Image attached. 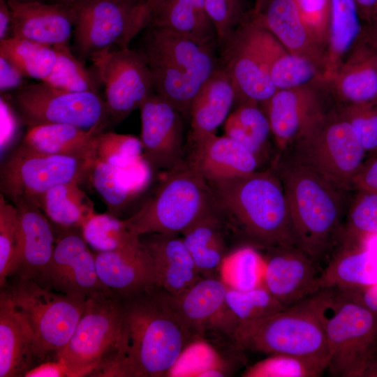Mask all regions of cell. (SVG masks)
<instances>
[{
    "label": "cell",
    "mask_w": 377,
    "mask_h": 377,
    "mask_svg": "<svg viewBox=\"0 0 377 377\" xmlns=\"http://www.w3.org/2000/svg\"><path fill=\"white\" fill-rule=\"evenodd\" d=\"M120 332L102 377L168 376L195 338L177 313L169 293L157 286L121 297Z\"/></svg>",
    "instance_id": "obj_1"
},
{
    "label": "cell",
    "mask_w": 377,
    "mask_h": 377,
    "mask_svg": "<svg viewBox=\"0 0 377 377\" xmlns=\"http://www.w3.org/2000/svg\"><path fill=\"white\" fill-rule=\"evenodd\" d=\"M335 290L322 289L269 316L241 323L231 340L244 350L329 360L327 312Z\"/></svg>",
    "instance_id": "obj_2"
},
{
    "label": "cell",
    "mask_w": 377,
    "mask_h": 377,
    "mask_svg": "<svg viewBox=\"0 0 377 377\" xmlns=\"http://www.w3.org/2000/svg\"><path fill=\"white\" fill-rule=\"evenodd\" d=\"M223 214L256 244L296 245L282 183L271 171L209 183Z\"/></svg>",
    "instance_id": "obj_3"
},
{
    "label": "cell",
    "mask_w": 377,
    "mask_h": 377,
    "mask_svg": "<svg viewBox=\"0 0 377 377\" xmlns=\"http://www.w3.org/2000/svg\"><path fill=\"white\" fill-rule=\"evenodd\" d=\"M140 47L155 93L184 115L206 80L219 66L216 45L198 42L170 29L147 26Z\"/></svg>",
    "instance_id": "obj_4"
},
{
    "label": "cell",
    "mask_w": 377,
    "mask_h": 377,
    "mask_svg": "<svg viewBox=\"0 0 377 377\" xmlns=\"http://www.w3.org/2000/svg\"><path fill=\"white\" fill-rule=\"evenodd\" d=\"M278 176L286 198L296 246L316 263L341 234V189L292 159L281 163Z\"/></svg>",
    "instance_id": "obj_5"
},
{
    "label": "cell",
    "mask_w": 377,
    "mask_h": 377,
    "mask_svg": "<svg viewBox=\"0 0 377 377\" xmlns=\"http://www.w3.org/2000/svg\"><path fill=\"white\" fill-rule=\"evenodd\" d=\"M220 209L209 182L188 163L168 171L155 193L123 219L133 234H182L209 213Z\"/></svg>",
    "instance_id": "obj_6"
},
{
    "label": "cell",
    "mask_w": 377,
    "mask_h": 377,
    "mask_svg": "<svg viewBox=\"0 0 377 377\" xmlns=\"http://www.w3.org/2000/svg\"><path fill=\"white\" fill-rule=\"evenodd\" d=\"M290 147V159L313 170L341 190L353 187V179L366 154L355 131L337 105L318 117Z\"/></svg>",
    "instance_id": "obj_7"
},
{
    "label": "cell",
    "mask_w": 377,
    "mask_h": 377,
    "mask_svg": "<svg viewBox=\"0 0 377 377\" xmlns=\"http://www.w3.org/2000/svg\"><path fill=\"white\" fill-rule=\"evenodd\" d=\"M12 278L3 288L31 327L38 364L57 360L71 337L87 298L45 288L31 279Z\"/></svg>",
    "instance_id": "obj_8"
},
{
    "label": "cell",
    "mask_w": 377,
    "mask_h": 377,
    "mask_svg": "<svg viewBox=\"0 0 377 377\" xmlns=\"http://www.w3.org/2000/svg\"><path fill=\"white\" fill-rule=\"evenodd\" d=\"M72 6L73 52L81 61L128 47L150 22L147 0H85Z\"/></svg>",
    "instance_id": "obj_9"
},
{
    "label": "cell",
    "mask_w": 377,
    "mask_h": 377,
    "mask_svg": "<svg viewBox=\"0 0 377 377\" xmlns=\"http://www.w3.org/2000/svg\"><path fill=\"white\" fill-rule=\"evenodd\" d=\"M121 300L112 292L87 299L71 337L57 355L68 377L96 376L112 357L118 341Z\"/></svg>",
    "instance_id": "obj_10"
},
{
    "label": "cell",
    "mask_w": 377,
    "mask_h": 377,
    "mask_svg": "<svg viewBox=\"0 0 377 377\" xmlns=\"http://www.w3.org/2000/svg\"><path fill=\"white\" fill-rule=\"evenodd\" d=\"M94 161L40 152L22 142L1 161V193L11 201L20 198L36 201L57 185L69 182L81 184L88 180Z\"/></svg>",
    "instance_id": "obj_11"
},
{
    "label": "cell",
    "mask_w": 377,
    "mask_h": 377,
    "mask_svg": "<svg viewBox=\"0 0 377 377\" xmlns=\"http://www.w3.org/2000/svg\"><path fill=\"white\" fill-rule=\"evenodd\" d=\"M10 101L28 127L64 124L91 129L110 122L104 98L96 92L69 91L39 81L14 91Z\"/></svg>",
    "instance_id": "obj_12"
},
{
    "label": "cell",
    "mask_w": 377,
    "mask_h": 377,
    "mask_svg": "<svg viewBox=\"0 0 377 377\" xmlns=\"http://www.w3.org/2000/svg\"><path fill=\"white\" fill-rule=\"evenodd\" d=\"M326 334L332 376L362 377L367 357L377 341V315L336 289Z\"/></svg>",
    "instance_id": "obj_13"
},
{
    "label": "cell",
    "mask_w": 377,
    "mask_h": 377,
    "mask_svg": "<svg viewBox=\"0 0 377 377\" xmlns=\"http://www.w3.org/2000/svg\"><path fill=\"white\" fill-rule=\"evenodd\" d=\"M91 61L105 89L110 122L121 121L155 93L150 70L138 50L114 47Z\"/></svg>",
    "instance_id": "obj_14"
},
{
    "label": "cell",
    "mask_w": 377,
    "mask_h": 377,
    "mask_svg": "<svg viewBox=\"0 0 377 377\" xmlns=\"http://www.w3.org/2000/svg\"><path fill=\"white\" fill-rule=\"evenodd\" d=\"M57 231L51 260L34 281L45 288L84 298L110 291L98 279L94 253L81 230L57 228Z\"/></svg>",
    "instance_id": "obj_15"
},
{
    "label": "cell",
    "mask_w": 377,
    "mask_h": 377,
    "mask_svg": "<svg viewBox=\"0 0 377 377\" xmlns=\"http://www.w3.org/2000/svg\"><path fill=\"white\" fill-rule=\"evenodd\" d=\"M335 102L326 80L305 86L278 89L260 106L269 121L271 133L280 150L290 147L318 117Z\"/></svg>",
    "instance_id": "obj_16"
},
{
    "label": "cell",
    "mask_w": 377,
    "mask_h": 377,
    "mask_svg": "<svg viewBox=\"0 0 377 377\" xmlns=\"http://www.w3.org/2000/svg\"><path fill=\"white\" fill-rule=\"evenodd\" d=\"M227 286L217 276L202 277L184 292L170 295L179 317L195 338L207 332L231 339L239 324L226 303Z\"/></svg>",
    "instance_id": "obj_17"
},
{
    "label": "cell",
    "mask_w": 377,
    "mask_h": 377,
    "mask_svg": "<svg viewBox=\"0 0 377 377\" xmlns=\"http://www.w3.org/2000/svg\"><path fill=\"white\" fill-rule=\"evenodd\" d=\"M142 156L154 170L168 172L182 162V114L156 93L140 107Z\"/></svg>",
    "instance_id": "obj_18"
},
{
    "label": "cell",
    "mask_w": 377,
    "mask_h": 377,
    "mask_svg": "<svg viewBox=\"0 0 377 377\" xmlns=\"http://www.w3.org/2000/svg\"><path fill=\"white\" fill-rule=\"evenodd\" d=\"M248 18L220 45L221 66L232 80L237 105L246 101L260 103L277 90L252 43Z\"/></svg>",
    "instance_id": "obj_19"
},
{
    "label": "cell",
    "mask_w": 377,
    "mask_h": 377,
    "mask_svg": "<svg viewBox=\"0 0 377 377\" xmlns=\"http://www.w3.org/2000/svg\"><path fill=\"white\" fill-rule=\"evenodd\" d=\"M263 286L286 308L316 293V262L296 245L267 247Z\"/></svg>",
    "instance_id": "obj_20"
},
{
    "label": "cell",
    "mask_w": 377,
    "mask_h": 377,
    "mask_svg": "<svg viewBox=\"0 0 377 377\" xmlns=\"http://www.w3.org/2000/svg\"><path fill=\"white\" fill-rule=\"evenodd\" d=\"M17 212V247L12 277L36 279L52 257L57 236L53 223L33 199L12 200Z\"/></svg>",
    "instance_id": "obj_21"
},
{
    "label": "cell",
    "mask_w": 377,
    "mask_h": 377,
    "mask_svg": "<svg viewBox=\"0 0 377 377\" xmlns=\"http://www.w3.org/2000/svg\"><path fill=\"white\" fill-rule=\"evenodd\" d=\"M97 275L113 294L125 297L156 285L152 258L137 237L111 251L94 253Z\"/></svg>",
    "instance_id": "obj_22"
},
{
    "label": "cell",
    "mask_w": 377,
    "mask_h": 377,
    "mask_svg": "<svg viewBox=\"0 0 377 377\" xmlns=\"http://www.w3.org/2000/svg\"><path fill=\"white\" fill-rule=\"evenodd\" d=\"M12 22L9 37H18L50 46L68 44L73 36L72 5L7 0Z\"/></svg>",
    "instance_id": "obj_23"
},
{
    "label": "cell",
    "mask_w": 377,
    "mask_h": 377,
    "mask_svg": "<svg viewBox=\"0 0 377 377\" xmlns=\"http://www.w3.org/2000/svg\"><path fill=\"white\" fill-rule=\"evenodd\" d=\"M247 23L252 43L277 90L326 80L324 70L319 64L288 52L251 13Z\"/></svg>",
    "instance_id": "obj_24"
},
{
    "label": "cell",
    "mask_w": 377,
    "mask_h": 377,
    "mask_svg": "<svg viewBox=\"0 0 377 377\" xmlns=\"http://www.w3.org/2000/svg\"><path fill=\"white\" fill-rule=\"evenodd\" d=\"M327 82L336 105L377 101V60L365 33Z\"/></svg>",
    "instance_id": "obj_25"
},
{
    "label": "cell",
    "mask_w": 377,
    "mask_h": 377,
    "mask_svg": "<svg viewBox=\"0 0 377 377\" xmlns=\"http://www.w3.org/2000/svg\"><path fill=\"white\" fill-rule=\"evenodd\" d=\"M38 364L34 339L24 316L6 288L0 293V377H21Z\"/></svg>",
    "instance_id": "obj_26"
},
{
    "label": "cell",
    "mask_w": 377,
    "mask_h": 377,
    "mask_svg": "<svg viewBox=\"0 0 377 377\" xmlns=\"http://www.w3.org/2000/svg\"><path fill=\"white\" fill-rule=\"evenodd\" d=\"M141 240L149 252L155 268L156 285L171 295H177L203 276L197 269L182 237L153 233Z\"/></svg>",
    "instance_id": "obj_27"
},
{
    "label": "cell",
    "mask_w": 377,
    "mask_h": 377,
    "mask_svg": "<svg viewBox=\"0 0 377 377\" xmlns=\"http://www.w3.org/2000/svg\"><path fill=\"white\" fill-rule=\"evenodd\" d=\"M194 146L189 163L209 183L251 173L258 168V158L226 135H211Z\"/></svg>",
    "instance_id": "obj_28"
},
{
    "label": "cell",
    "mask_w": 377,
    "mask_h": 377,
    "mask_svg": "<svg viewBox=\"0 0 377 377\" xmlns=\"http://www.w3.org/2000/svg\"><path fill=\"white\" fill-rule=\"evenodd\" d=\"M236 94L227 71L219 66L200 87L190 109L191 135L194 144L215 134L235 103Z\"/></svg>",
    "instance_id": "obj_29"
},
{
    "label": "cell",
    "mask_w": 377,
    "mask_h": 377,
    "mask_svg": "<svg viewBox=\"0 0 377 377\" xmlns=\"http://www.w3.org/2000/svg\"><path fill=\"white\" fill-rule=\"evenodd\" d=\"M251 15L288 52L316 62L324 70V58L314 45L294 0H270L260 14Z\"/></svg>",
    "instance_id": "obj_30"
},
{
    "label": "cell",
    "mask_w": 377,
    "mask_h": 377,
    "mask_svg": "<svg viewBox=\"0 0 377 377\" xmlns=\"http://www.w3.org/2000/svg\"><path fill=\"white\" fill-rule=\"evenodd\" d=\"M105 127L85 129L64 124H45L29 126L22 142L40 152L96 159L98 135Z\"/></svg>",
    "instance_id": "obj_31"
},
{
    "label": "cell",
    "mask_w": 377,
    "mask_h": 377,
    "mask_svg": "<svg viewBox=\"0 0 377 377\" xmlns=\"http://www.w3.org/2000/svg\"><path fill=\"white\" fill-rule=\"evenodd\" d=\"M377 283V253L365 246H343L319 273L318 290L348 289Z\"/></svg>",
    "instance_id": "obj_32"
},
{
    "label": "cell",
    "mask_w": 377,
    "mask_h": 377,
    "mask_svg": "<svg viewBox=\"0 0 377 377\" xmlns=\"http://www.w3.org/2000/svg\"><path fill=\"white\" fill-rule=\"evenodd\" d=\"M221 209L204 216L182 233V239L203 277L216 276L228 253Z\"/></svg>",
    "instance_id": "obj_33"
},
{
    "label": "cell",
    "mask_w": 377,
    "mask_h": 377,
    "mask_svg": "<svg viewBox=\"0 0 377 377\" xmlns=\"http://www.w3.org/2000/svg\"><path fill=\"white\" fill-rule=\"evenodd\" d=\"M364 33L355 0H331L329 40L324 61L327 81Z\"/></svg>",
    "instance_id": "obj_34"
},
{
    "label": "cell",
    "mask_w": 377,
    "mask_h": 377,
    "mask_svg": "<svg viewBox=\"0 0 377 377\" xmlns=\"http://www.w3.org/2000/svg\"><path fill=\"white\" fill-rule=\"evenodd\" d=\"M149 25L170 29L200 43L218 44L204 0H167L153 15Z\"/></svg>",
    "instance_id": "obj_35"
},
{
    "label": "cell",
    "mask_w": 377,
    "mask_h": 377,
    "mask_svg": "<svg viewBox=\"0 0 377 377\" xmlns=\"http://www.w3.org/2000/svg\"><path fill=\"white\" fill-rule=\"evenodd\" d=\"M80 184L69 182L48 189L36 203L59 229H80L94 212V203L80 188Z\"/></svg>",
    "instance_id": "obj_36"
},
{
    "label": "cell",
    "mask_w": 377,
    "mask_h": 377,
    "mask_svg": "<svg viewBox=\"0 0 377 377\" xmlns=\"http://www.w3.org/2000/svg\"><path fill=\"white\" fill-rule=\"evenodd\" d=\"M88 180L101 196L108 212L119 218L133 200L145 190L126 168L95 159Z\"/></svg>",
    "instance_id": "obj_37"
},
{
    "label": "cell",
    "mask_w": 377,
    "mask_h": 377,
    "mask_svg": "<svg viewBox=\"0 0 377 377\" xmlns=\"http://www.w3.org/2000/svg\"><path fill=\"white\" fill-rule=\"evenodd\" d=\"M225 135L251 151L258 158L265 147L270 126L259 103L246 101L230 112L223 124Z\"/></svg>",
    "instance_id": "obj_38"
},
{
    "label": "cell",
    "mask_w": 377,
    "mask_h": 377,
    "mask_svg": "<svg viewBox=\"0 0 377 377\" xmlns=\"http://www.w3.org/2000/svg\"><path fill=\"white\" fill-rule=\"evenodd\" d=\"M0 56L10 61L25 77L43 82L51 73L57 54L54 47L8 37L0 41Z\"/></svg>",
    "instance_id": "obj_39"
},
{
    "label": "cell",
    "mask_w": 377,
    "mask_h": 377,
    "mask_svg": "<svg viewBox=\"0 0 377 377\" xmlns=\"http://www.w3.org/2000/svg\"><path fill=\"white\" fill-rule=\"evenodd\" d=\"M265 260L263 256L250 246L239 247L224 258L219 277L228 288L247 290L263 286Z\"/></svg>",
    "instance_id": "obj_40"
},
{
    "label": "cell",
    "mask_w": 377,
    "mask_h": 377,
    "mask_svg": "<svg viewBox=\"0 0 377 377\" xmlns=\"http://www.w3.org/2000/svg\"><path fill=\"white\" fill-rule=\"evenodd\" d=\"M57 60L49 75L43 81L56 88L73 91L98 93L99 81L71 50L69 43L54 46Z\"/></svg>",
    "instance_id": "obj_41"
},
{
    "label": "cell",
    "mask_w": 377,
    "mask_h": 377,
    "mask_svg": "<svg viewBox=\"0 0 377 377\" xmlns=\"http://www.w3.org/2000/svg\"><path fill=\"white\" fill-rule=\"evenodd\" d=\"M328 368V361L290 354H272L247 368L244 377H318Z\"/></svg>",
    "instance_id": "obj_42"
},
{
    "label": "cell",
    "mask_w": 377,
    "mask_h": 377,
    "mask_svg": "<svg viewBox=\"0 0 377 377\" xmlns=\"http://www.w3.org/2000/svg\"><path fill=\"white\" fill-rule=\"evenodd\" d=\"M81 232L94 253L116 250L140 237L126 228L123 219L108 212H94L82 225Z\"/></svg>",
    "instance_id": "obj_43"
},
{
    "label": "cell",
    "mask_w": 377,
    "mask_h": 377,
    "mask_svg": "<svg viewBox=\"0 0 377 377\" xmlns=\"http://www.w3.org/2000/svg\"><path fill=\"white\" fill-rule=\"evenodd\" d=\"M226 303L239 323L263 318L286 309L263 285L247 290L227 287Z\"/></svg>",
    "instance_id": "obj_44"
},
{
    "label": "cell",
    "mask_w": 377,
    "mask_h": 377,
    "mask_svg": "<svg viewBox=\"0 0 377 377\" xmlns=\"http://www.w3.org/2000/svg\"><path fill=\"white\" fill-rule=\"evenodd\" d=\"M222 362L216 351L199 338L187 346L168 376H226Z\"/></svg>",
    "instance_id": "obj_45"
},
{
    "label": "cell",
    "mask_w": 377,
    "mask_h": 377,
    "mask_svg": "<svg viewBox=\"0 0 377 377\" xmlns=\"http://www.w3.org/2000/svg\"><path fill=\"white\" fill-rule=\"evenodd\" d=\"M341 233L343 246H358L360 240L377 235V193L360 191Z\"/></svg>",
    "instance_id": "obj_46"
},
{
    "label": "cell",
    "mask_w": 377,
    "mask_h": 377,
    "mask_svg": "<svg viewBox=\"0 0 377 377\" xmlns=\"http://www.w3.org/2000/svg\"><path fill=\"white\" fill-rule=\"evenodd\" d=\"M142 156L140 140L133 135L102 131L97 136L96 159L125 168Z\"/></svg>",
    "instance_id": "obj_47"
},
{
    "label": "cell",
    "mask_w": 377,
    "mask_h": 377,
    "mask_svg": "<svg viewBox=\"0 0 377 377\" xmlns=\"http://www.w3.org/2000/svg\"><path fill=\"white\" fill-rule=\"evenodd\" d=\"M17 212L0 194V287L14 274L17 247Z\"/></svg>",
    "instance_id": "obj_48"
},
{
    "label": "cell",
    "mask_w": 377,
    "mask_h": 377,
    "mask_svg": "<svg viewBox=\"0 0 377 377\" xmlns=\"http://www.w3.org/2000/svg\"><path fill=\"white\" fill-rule=\"evenodd\" d=\"M337 107L353 128L366 153L377 154V101Z\"/></svg>",
    "instance_id": "obj_49"
},
{
    "label": "cell",
    "mask_w": 377,
    "mask_h": 377,
    "mask_svg": "<svg viewBox=\"0 0 377 377\" xmlns=\"http://www.w3.org/2000/svg\"><path fill=\"white\" fill-rule=\"evenodd\" d=\"M206 10L216 30L221 45L250 15L246 0H204Z\"/></svg>",
    "instance_id": "obj_50"
},
{
    "label": "cell",
    "mask_w": 377,
    "mask_h": 377,
    "mask_svg": "<svg viewBox=\"0 0 377 377\" xmlns=\"http://www.w3.org/2000/svg\"><path fill=\"white\" fill-rule=\"evenodd\" d=\"M313 42L325 58L328 45L331 0H294Z\"/></svg>",
    "instance_id": "obj_51"
},
{
    "label": "cell",
    "mask_w": 377,
    "mask_h": 377,
    "mask_svg": "<svg viewBox=\"0 0 377 377\" xmlns=\"http://www.w3.org/2000/svg\"><path fill=\"white\" fill-rule=\"evenodd\" d=\"M1 154L12 146L19 128L21 120L13 107L10 100L4 94L1 96Z\"/></svg>",
    "instance_id": "obj_52"
},
{
    "label": "cell",
    "mask_w": 377,
    "mask_h": 377,
    "mask_svg": "<svg viewBox=\"0 0 377 377\" xmlns=\"http://www.w3.org/2000/svg\"><path fill=\"white\" fill-rule=\"evenodd\" d=\"M364 161L353 179V187L377 193V154Z\"/></svg>",
    "instance_id": "obj_53"
},
{
    "label": "cell",
    "mask_w": 377,
    "mask_h": 377,
    "mask_svg": "<svg viewBox=\"0 0 377 377\" xmlns=\"http://www.w3.org/2000/svg\"><path fill=\"white\" fill-rule=\"evenodd\" d=\"M22 73L7 59L0 56V90L1 94L15 91L24 84Z\"/></svg>",
    "instance_id": "obj_54"
},
{
    "label": "cell",
    "mask_w": 377,
    "mask_h": 377,
    "mask_svg": "<svg viewBox=\"0 0 377 377\" xmlns=\"http://www.w3.org/2000/svg\"><path fill=\"white\" fill-rule=\"evenodd\" d=\"M336 290L342 296L360 303L377 315V283L361 288Z\"/></svg>",
    "instance_id": "obj_55"
},
{
    "label": "cell",
    "mask_w": 377,
    "mask_h": 377,
    "mask_svg": "<svg viewBox=\"0 0 377 377\" xmlns=\"http://www.w3.org/2000/svg\"><path fill=\"white\" fill-rule=\"evenodd\" d=\"M24 377H68V375L62 361L49 360L29 369Z\"/></svg>",
    "instance_id": "obj_56"
},
{
    "label": "cell",
    "mask_w": 377,
    "mask_h": 377,
    "mask_svg": "<svg viewBox=\"0 0 377 377\" xmlns=\"http://www.w3.org/2000/svg\"><path fill=\"white\" fill-rule=\"evenodd\" d=\"M365 29H370L375 20L377 0H355Z\"/></svg>",
    "instance_id": "obj_57"
},
{
    "label": "cell",
    "mask_w": 377,
    "mask_h": 377,
    "mask_svg": "<svg viewBox=\"0 0 377 377\" xmlns=\"http://www.w3.org/2000/svg\"><path fill=\"white\" fill-rule=\"evenodd\" d=\"M11 22V11L7 0H0V41L9 37Z\"/></svg>",
    "instance_id": "obj_58"
},
{
    "label": "cell",
    "mask_w": 377,
    "mask_h": 377,
    "mask_svg": "<svg viewBox=\"0 0 377 377\" xmlns=\"http://www.w3.org/2000/svg\"><path fill=\"white\" fill-rule=\"evenodd\" d=\"M167 0H147V6L150 15V21L153 15Z\"/></svg>",
    "instance_id": "obj_59"
},
{
    "label": "cell",
    "mask_w": 377,
    "mask_h": 377,
    "mask_svg": "<svg viewBox=\"0 0 377 377\" xmlns=\"http://www.w3.org/2000/svg\"><path fill=\"white\" fill-rule=\"evenodd\" d=\"M270 0H253V7L251 9V14H260L266 8Z\"/></svg>",
    "instance_id": "obj_60"
},
{
    "label": "cell",
    "mask_w": 377,
    "mask_h": 377,
    "mask_svg": "<svg viewBox=\"0 0 377 377\" xmlns=\"http://www.w3.org/2000/svg\"><path fill=\"white\" fill-rule=\"evenodd\" d=\"M365 35L368 42L369 43L376 54L377 60V36L373 35L367 32V31H365Z\"/></svg>",
    "instance_id": "obj_61"
},
{
    "label": "cell",
    "mask_w": 377,
    "mask_h": 377,
    "mask_svg": "<svg viewBox=\"0 0 377 377\" xmlns=\"http://www.w3.org/2000/svg\"><path fill=\"white\" fill-rule=\"evenodd\" d=\"M53 3L73 5L74 3L85 1V0H51Z\"/></svg>",
    "instance_id": "obj_62"
},
{
    "label": "cell",
    "mask_w": 377,
    "mask_h": 377,
    "mask_svg": "<svg viewBox=\"0 0 377 377\" xmlns=\"http://www.w3.org/2000/svg\"><path fill=\"white\" fill-rule=\"evenodd\" d=\"M365 31H367V32H369V33H370V34H371L373 35L377 36V10H376V14L374 22L372 27L370 29H365Z\"/></svg>",
    "instance_id": "obj_63"
},
{
    "label": "cell",
    "mask_w": 377,
    "mask_h": 377,
    "mask_svg": "<svg viewBox=\"0 0 377 377\" xmlns=\"http://www.w3.org/2000/svg\"><path fill=\"white\" fill-rule=\"evenodd\" d=\"M21 2H27V1H41V0H15Z\"/></svg>",
    "instance_id": "obj_64"
}]
</instances>
